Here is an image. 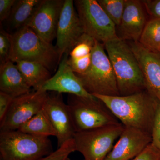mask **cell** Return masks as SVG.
Masks as SVG:
<instances>
[{
  "label": "cell",
  "mask_w": 160,
  "mask_h": 160,
  "mask_svg": "<svg viewBox=\"0 0 160 160\" xmlns=\"http://www.w3.org/2000/svg\"><path fill=\"white\" fill-rule=\"evenodd\" d=\"M131 160H160V150L150 143Z\"/></svg>",
  "instance_id": "26"
},
{
  "label": "cell",
  "mask_w": 160,
  "mask_h": 160,
  "mask_svg": "<svg viewBox=\"0 0 160 160\" xmlns=\"http://www.w3.org/2000/svg\"><path fill=\"white\" fill-rule=\"evenodd\" d=\"M142 1L126 0L125 9L119 26L121 39L138 42L148 21Z\"/></svg>",
  "instance_id": "16"
},
{
  "label": "cell",
  "mask_w": 160,
  "mask_h": 160,
  "mask_svg": "<svg viewBox=\"0 0 160 160\" xmlns=\"http://www.w3.org/2000/svg\"><path fill=\"white\" fill-rule=\"evenodd\" d=\"M158 53L160 54V51H159V52H158Z\"/></svg>",
  "instance_id": "32"
},
{
  "label": "cell",
  "mask_w": 160,
  "mask_h": 160,
  "mask_svg": "<svg viewBox=\"0 0 160 160\" xmlns=\"http://www.w3.org/2000/svg\"><path fill=\"white\" fill-rule=\"evenodd\" d=\"M67 105L75 132L120 123L106 105L97 98H88L69 94Z\"/></svg>",
  "instance_id": "6"
},
{
  "label": "cell",
  "mask_w": 160,
  "mask_h": 160,
  "mask_svg": "<svg viewBox=\"0 0 160 160\" xmlns=\"http://www.w3.org/2000/svg\"><path fill=\"white\" fill-rule=\"evenodd\" d=\"M129 45L142 72L146 90L160 102V54L146 49L138 42H131Z\"/></svg>",
  "instance_id": "15"
},
{
  "label": "cell",
  "mask_w": 160,
  "mask_h": 160,
  "mask_svg": "<svg viewBox=\"0 0 160 160\" xmlns=\"http://www.w3.org/2000/svg\"><path fill=\"white\" fill-rule=\"evenodd\" d=\"M11 34L9 61L33 62L54 70L60 62L56 47L46 42L32 29L25 26Z\"/></svg>",
  "instance_id": "3"
},
{
  "label": "cell",
  "mask_w": 160,
  "mask_h": 160,
  "mask_svg": "<svg viewBox=\"0 0 160 160\" xmlns=\"http://www.w3.org/2000/svg\"><path fill=\"white\" fill-rule=\"evenodd\" d=\"M152 135L125 127L117 142L104 160H131L152 142Z\"/></svg>",
  "instance_id": "14"
},
{
  "label": "cell",
  "mask_w": 160,
  "mask_h": 160,
  "mask_svg": "<svg viewBox=\"0 0 160 160\" xmlns=\"http://www.w3.org/2000/svg\"><path fill=\"white\" fill-rule=\"evenodd\" d=\"M105 50L104 44L96 41L89 68L82 74H76L90 94L119 96L115 75Z\"/></svg>",
  "instance_id": "5"
},
{
  "label": "cell",
  "mask_w": 160,
  "mask_h": 160,
  "mask_svg": "<svg viewBox=\"0 0 160 160\" xmlns=\"http://www.w3.org/2000/svg\"><path fill=\"white\" fill-rule=\"evenodd\" d=\"M68 54L64 55L55 74L39 90L62 94L67 93L81 97L94 98L95 97L86 91L81 80L70 68L68 62Z\"/></svg>",
  "instance_id": "13"
},
{
  "label": "cell",
  "mask_w": 160,
  "mask_h": 160,
  "mask_svg": "<svg viewBox=\"0 0 160 160\" xmlns=\"http://www.w3.org/2000/svg\"><path fill=\"white\" fill-rule=\"evenodd\" d=\"M96 41L84 33L69 51L68 64L76 74H82L89 68Z\"/></svg>",
  "instance_id": "18"
},
{
  "label": "cell",
  "mask_w": 160,
  "mask_h": 160,
  "mask_svg": "<svg viewBox=\"0 0 160 160\" xmlns=\"http://www.w3.org/2000/svg\"><path fill=\"white\" fill-rule=\"evenodd\" d=\"M104 46L115 75L120 96L146 90L142 72L129 44L118 37Z\"/></svg>",
  "instance_id": "2"
},
{
  "label": "cell",
  "mask_w": 160,
  "mask_h": 160,
  "mask_svg": "<svg viewBox=\"0 0 160 160\" xmlns=\"http://www.w3.org/2000/svg\"><path fill=\"white\" fill-rule=\"evenodd\" d=\"M42 0H16L6 21L8 28L17 31L26 26ZM12 32V33H13Z\"/></svg>",
  "instance_id": "19"
},
{
  "label": "cell",
  "mask_w": 160,
  "mask_h": 160,
  "mask_svg": "<svg viewBox=\"0 0 160 160\" xmlns=\"http://www.w3.org/2000/svg\"><path fill=\"white\" fill-rule=\"evenodd\" d=\"M75 151L73 139L67 141L49 155L39 160H66L69 155Z\"/></svg>",
  "instance_id": "24"
},
{
  "label": "cell",
  "mask_w": 160,
  "mask_h": 160,
  "mask_svg": "<svg viewBox=\"0 0 160 160\" xmlns=\"http://www.w3.org/2000/svg\"><path fill=\"white\" fill-rule=\"evenodd\" d=\"M66 160H71V159L70 158H69V157H68V158H67V159H66Z\"/></svg>",
  "instance_id": "31"
},
{
  "label": "cell",
  "mask_w": 160,
  "mask_h": 160,
  "mask_svg": "<svg viewBox=\"0 0 160 160\" xmlns=\"http://www.w3.org/2000/svg\"><path fill=\"white\" fill-rule=\"evenodd\" d=\"M53 152L49 137L18 130L0 132V160H39Z\"/></svg>",
  "instance_id": "4"
},
{
  "label": "cell",
  "mask_w": 160,
  "mask_h": 160,
  "mask_svg": "<svg viewBox=\"0 0 160 160\" xmlns=\"http://www.w3.org/2000/svg\"><path fill=\"white\" fill-rule=\"evenodd\" d=\"M152 138L151 143L160 150V101L155 115Z\"/></svg>",
  "instance_id": "27"
},
{
  "label": "cell",
  "mask_w": 160,
  "mask_h": 160,
  "mask_svg": "<svg viewBox=\"0 0 160 160\" xmlns=\"http://www.w3.org/2000/svg\"><path fill=\"white\" fill-rule=\"evenodd\" d=\"M13 98L9 95L0 91V122L6 116Z\"/></svg>",
  "instance_id": "30"
},
{
  "label": "cell",
  "mask_w": 160,
  "mask_h": 160,
  "mask_svg": "<svg viewBox=\"0 0 160 160\" xmlns=\"http://www.w3.org/2000/svg\"><path fill=\"white\" fill-rule=\"evenodd\" d=\"M142 2L151 19L160 18V0H145Z\"/></svg>",
  "instance_id": "28"
},
{
  "label": "cell",
  "mask_w": 160,
  "mask_h": 160,
  "mask_svg": "<svg viewBox=\"0 0 160 160\" xmlns=\"http://www.w3.org/2000/svg\"><path fill=\"white\" fill-rule=\"evenodd\" d=\"M32 90L14 62L9 61L0 66V91L15 98Z\"/></svg>",
  "instance_id": "17"
},
{
  "label": "cell",
  "mask_w": 160,
  "mask_h": 160,
  "mask_svg": "<svg viewBox=\"0 0 160 160\" xmlns=\"http://www.w3.org/2000/svg\"><path fill=\"white\" fill-rule=\"evenodd\" d=\"M16 1V0H0L1 22L9 18Z\"/></svg>",
  "instance_id": "29"
},
{
  "label": "cell",
  "mask_w": 160,
  "mask_h": 160,
  "mask_svg": "<svg viewBox=\"0 0 160 160\" xmlns=\"http://www.w3.org/2000/svg\"><path fill=\"white\" fill-rule=\"evenodd\" d=\"M42 110L55 131L58 148L73 139L75 131L69 107L62 93L48 92Z\"/></svg>",
  "instance_id": "10"
},
{
  "label": "cell",
  "mask_w": 160,
  "mask_h": 160,
  "mask_svg": "<svg viewBox=\"0 0 160 160\" xmlns=\"http://www.w3.org/2000/svg\"><path fill=\"white\" fill-rule=\"evenodd\" d=\"M16 64L29 86L35 91L41 89L52 77L50 70L39 63L20 61Z\"/></svg>",
  "instance_id": "20"
},
{
  "label": "cell",
  "mask_w": 160,
  "mask_h": 160,
  "mask_svg": "<svg viewBox=\"0 0 160 160\" xmlns=\"http://www.w3.org/2000/svg\"><path fill=\"white\" fill-rule=\"evenodd\" d=\"M18 130L37 136L49 137L56 136L55 131L42 109L22 125Z\"/></svg>",
  "instance_id": "21"
},
{
  "label": "cell",
  "mask_w": 160,
  "mask_h": 160,
  "mask_svg": "<svg viewBox=\"0 0 160 160\" xmlns=\"http://www.w3.org/2000/svg\"><path fill=\"white\" fill-rule=\"evenodd\" d=\"M98 2L116 27L119 26L126 0H98Z\"/></svg>",
  "instance_id": "23"
},
{
  "label": "cell",
  "mask_w": 160,
  "mask_h": 160,
  "mask_svg": "<svg viewBox=\"0 0 160 160\" xmlns=\"http://www.w3.org/2000/svg\"><path fill=\"white\" fill-rule=\"evenodd\" d=\"M65 0H42L26 26L46 42L56 37L60 15Z\"/></svg>",
  "instance_id": "12"
},
{
  "label": "cell",
  "mask_w": 160,
  "mask_h": 160,
  "mask_svg": "<svg viewBox=\"0 0 160 160\" xmlns=\"http://www.w3.org/2000/svg\"><path fill=\"white\" fill-rule=\"evenodd\" d=\"M74 4L84 33L103 44L118 38L116 26L98 1L76 0Z\"/></svg>",
  "instance_id": "8"
},
{
  "label": "cell",
  "mask_w": 160,
  "mask_h": 160,
  "mask_svg": "<svg viewBox=\"0 0 160 160\" xmlns=\"http://www.w3.org/2000/svg\"><path fill=\"white\" fill-rule=\"evenodd\" d=\"M124 128L125 126L120 123L113 126L76 132L73 138L75 151L82 155L83 160H104Z\"/></svg>",
  "instance_id": "7"
},
{
  "label": "cell",
  "mask_w": 160,
  "mask_h": 160,
  "mask_svg": "<svg viewBox=\"0 0 160 160\" xmlns=\"http://www.w3.org/2000/svg\"><path fill=\"white\" fill-rule=\"evenodd\" d=\"M121 123L152 135L159 101L146 90L127 96L94 95Z\"/></svg>",
  "instance_id": "1"
},
{
  "label": "cell",
  "mask_w": 160,
  "mask_h": 160,
  "mask_svg": "<svg viewBox=\"0 0 160 160\" xmlns=\"http://www.w3.org/2000/svg\"><path fill=\"white\" fill-rule=\"evenodd\" d=\"M84 33L74 1L65 0L57 30L56 46L60 62L68 54L72 47Z\"/></svg>",
  "instance_id": "11"
},
{
  "label": "cell",
  "mask_w": 160,
  "mask_h": 160,
  "mask_svg": "<svg viewBox=\"0 0 160 160\" xmlns=\"http://www.w3.org/2000/svg\"><path fill=\"white\" fill-rule=\"evenodd\" d=\"M48 92L32 90L14 98L6 116L0 122V132L18 130L42 109Z\"/></svg>",
  "instance_id": "9"
},
{
  "label": "cell",
  "mask_w": 160,
  "mask_h": 160,
  "mask_svg": "<svg viewBox=\"0 0 160 160\" xmlns=\"http://www.w3.org/2000/svg\"><path fill=\"white\" fill-rule=\"evenodd\" d=\"M138 42L146 49L158 53L160 51V18L148 21Z\"/></svg>",
  "instance_id": "22"
},
{
  "label": "cell",
  "mask_w": 160,
  "mask_h": 160,
  "mask_svg": "<svg viewBox=\"0 0 160 160\" xmlns=\"http://www.w3.org/2000/svg\"><path fill=\"white\" fill-rule=\"evenodd\" d=\"M11 49V34L4 29H1L0 31V66L9 61Z\"/></svg>",
  "instance_id": "25"
}]
</instances>
